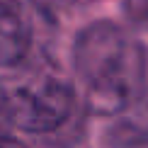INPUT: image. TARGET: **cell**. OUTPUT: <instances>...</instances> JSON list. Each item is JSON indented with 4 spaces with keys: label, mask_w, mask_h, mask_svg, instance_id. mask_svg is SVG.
I'll list each match as a JSON object with an SVG mask.
<instances>
[{
    "label": "cell",
    "mask_w": 148,
    "mask_h": 148,
    "mask_svg": "<svg viewBox=\"0 0 148 148\" xmlns=\"http://www.w3.org/2000/svg\"><path fill=\"white\" fill-rule=\"evenodd\" d=\"M0 148H27V146L15 141V138H8L5 134H0Z\"/></svg>",
    "instance_id": "7"
},
{
    "label": "cell",
    "mask_w": 148,
    "mask_h": 148,
    "mask_svg": "<svg viewBox=\"0 0 148 148\" xmlns=\"http://www.w3.org/2000/svg\"><path fill=\"white\" fill-rule=\"evenodd\" d=\"M75 71L95 112L114 114L146 92L148 53L114 22H95L78 36Z\"/></svg>",
    "instance_id": "1"
},
{
    "label": "cell",
    "mask_w": 148,
    "mask_h": 148,
    "mask_svg": "<svg viewBox=\"0 0 148 148\" xmlns=\"http://www.w3.org/2000/svg\"><path fill=\"white\" fill-rule=\"evenodd\" d=\"M126 5V12L138 27H146L148 29V0H124Z\"/></svg>",
    "instance_id": "5"
},
{
    "label": "cell",
    "mask_w": 148,
    "mask_h": 148,
    "mask_svg": "<svg viewBox=\"0 0 148 148\" xmlns=\"http://www.w3.org/2000/svg\"><path fill=\"white\" fill-rule=\"evenodd\" d=\"M109 148H148V90L114 112L107 129Z\"/></svg>",
    "instance_id": "3"
},
{
    "label": "cell",
    "mask_w": 148,
    "mask_h": 148,
    "mask_svg": "<svg viewBox=\"0 0 148 148\" xmlns=\"http://www.w3.org/2000/svg\"><path fill=\"white\" fill-rule=\"evenodd\" d=\"M73 107V90L63 80L44 75L8 95L10 126L24 131H51L63 124Z\"/></svg>",
    "instance_id": "2"
},
{
    "label": "cell",
    "mask_w": 148,
    "mask_h": 148,
    "mask_svg": "<svg viewBox=\"0 0 148 148\" xmlns=\"http://www.w3.org/2000/svg\"><path fill=\"white\" fill-rule=\"evenodd\" d=\"M29 49V22L15 0H0V68L17 63Z\"/></svg>",
    "instance_id": "4"
},
{
    "label": "cell",
    "mask_w": 148,
    "mask_h": 148,
    "mask_svg": "<svg viewBox=\"0 0 148 148\" xmlns=\"http://www.w3.org/2000/svg\"><path fill=\"white\" fill-rule=\"evenodd\" d=\"M10 126V114H8V95L0 88V134Z\"/></svg>",
    "instance_id": "6"
}]
</instances>
